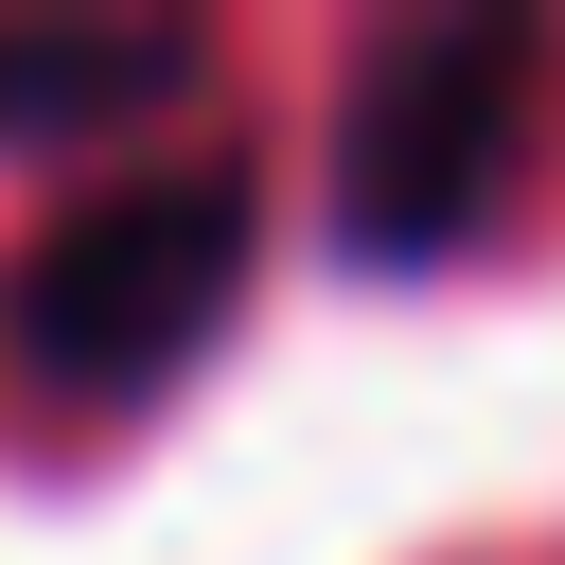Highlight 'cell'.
Returning a JSON list of instances; mask_svg holds the SVG:
<instances>
[{"instance_id": "6da1fadb", "label": "cell", "mask_w": 565, "mask_h": 565, "mask_svg": "<svg viewBox=\"0 0 565 565\" xmlns=\"http://www.w3.org/2000/svg\"><path fill=\"white\" fill-rule=\"evenodd\" d=\"M247 282H265V177L247 159H124L106 194H71L0 265V388L53 424L159 406L177 371L230 353Z\"/></svg>"}, {"instance_id": "7a4b0ae2", "label": "cell", "mask_w": 565, "mask_h": 565, "mask_svg": "<svg viewBox=\"0 0 565 565\" xmlns=\"http://www.w3.org/2000/svg\"><path fill=\"white\" fill-rule=\"evenodd\" d=\"M530 88H547V18H406L353 53L335 88V265H441L494 230L512 194V141H530Z\"/></svg>"}, {"instance_id": "3957f363", "label": "cell", "mask_w": 565, "mask_h": 565, "mask_svg": "<svg viewBox=\"0 0 565 565\" xmlns=\"http://www.w3.org/2000/svg\"><path fill=\"white\" fill-rule=\"evenodd\" d=\"M212 35L177 18H0V159L35 141H141L159 106H194Z\"/></svg>"}]
</instances>
